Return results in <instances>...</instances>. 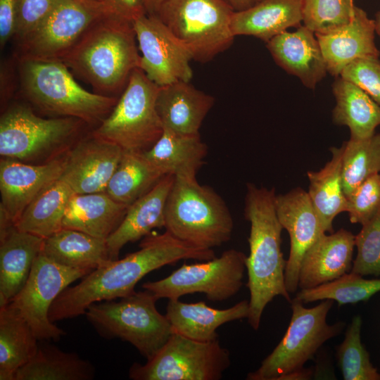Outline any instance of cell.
<instances>
[{
    "label": "cell",
    "instance_id": "1",
    "mask_svg": "<svg viewBox=\"0 0 380 380\" xmlns=\"http://www.w3.org/2000/svg\"><path fill=\"white\" fill-rule=\"evenodd\" d=\"M139 247L124 258L108 261L84 276L77 285L63 290L50 308V321L54 323L84 315L94 303L129 296L144 277L163 266L185 259L205 261L215 258L213 249L194 246L167 231L147 235Z\"/></svg>",
    "mask_w": 380,
    "mask_h": 380
},
{
    "label": "cell",
    "instance_id": "2",
    "mask_svg": "<svg viewBox=\"0 0 380 380\" xmlns=\"http://www.w3.org/2000/svg\"><path fill=\"white\" fill-rule=\"evenodd\" d=\"M275 190L247 184L244 217L251 224L246 256L247 286L250 292L248 323L258 329L267 305L277 296L289 303L285 285L286 260L281 251V232L275 208Z\"/></svg>",
    "mask_w": 380,
    "mask_h": 380
},
{
    "label": "cell",
    "instance_id": "3",
    "mask_svg": "<svg viewBox=\"0 0 380 380\" xmlns=\"http://www.w3.org/2000/svg\"><path fill=\"white\" fill-rule=\"evenodd\" d=\"M132 23L116 13L95 23L61 60L94 93L119 98L141 56Z\"/></svg>",
    "mask_w": 380,
    "mask_h": 380
},
{
    "label": "cell",
    "instance_id": "4",
    "mask_svg": "<svg viewBox=\"0 0 380 380\" xmlns=\"http://www.w3.org/2000/svg\"><path fill=\"white\" fill-rule=\"evenodd\" d=\"M17 58L19 90L30 105L43 113L99 125L118 101V98L84 89L62 61Z\"/></svg>",
    "mask_w": 380,
    "mask_h": 380
},
{
    "label": "cell",
    "instance_id": "5",
    "mask_svg": "<svg viewBox=\"0 0 380 380\" xmlns=\"http://www.w3.org/2000/svg\"><path fill=\"white\" fill-rule=\"evenodd\" d=\"M165 231L194 246L213 249L231 239L234 222L227 204L196 175L175 176L165 208Z\"/></svg>",
    "mask_w": 380,
    "mask_h": 380
},
{
    "label": "cell",
    "instance_id": "6",
    "mask_svg": "<svg viewBox=\"0 0 380 380\" xmlns=\"http://www.w3.org/2000/svg\"><path fill=\"white\" fill-rule=\"evenodd\" d=\"M87 125L71 117L44 118L27 104L8 105L0 118L1 158L32 164L61 157Z\"/></svg>",
    "mask_w": 380,
    "mask_h": 380
},
{
    "label": "cell",
    "instance_id": "7",
    "mask_svg": "<svg viewBox=\"0 0 380 380\" xmlns=\"http://www.w3.org/2000/svg\"><path fill=\"white\" fill-rule=\"evenodd\" d=\"M157 300L152 292L144 289L118 301L94 303L84 315L101 335L129 342L148 360L172 334L165 315L156 308Z\"/></svg>",
    "mask_w": 380,
    "mask_h": 380
},
{
    "label": "cell",
    "instance_id": "8",
    "mask_svg": "<svg viewBox=\"0 0 380 380\" xmlns=\"http://www.w3.org/2000/svg\"><path fill=\"white\" fill-rule=\"evenodd\" d=\"M333 301L323 300L315 307L307 308L301 301L293 299L291 319L284 336L258 369L248 373L246 379L283 380L286 376L303 369L305 363L344 326L343 322L332 325L327 322Z\"/></svg>",
    "mask_w": 380,
    "mask_h": 380
},
{
    "label": "cell",
    "instance_id": "9",
    "mask_svg": "<svg viewBox=\"0 0 380 380\" xmlns=\"http://www.w3.org/2000/svg\"><path fill=\"white\" fill-rule=\"evenodd\" d=\"M233 8L224 0H166L155 15L191 51L208 62L233 43Z\"/></svg>",
    "mask_w": 380,
    "mask_h": 380
},
{
    "label": "cell",
    "instance_id": "10",
    "mask_svg": "<svg viewBox=\"0 0 380 380\" xmlns=\"http://www.w3.org/2000/svg\"><path fill=\"white\" fill-rule=\"evenodd\" d=\"M159 88L141 69L134 70L113 109L92 133L124 151L149 149L163 132L156 106Z\"/></svg>",
    "mask_w": 380,
    "mask_h": 380
},
{
    "label": "cell",
    "instance_id": "11",
    "mask_svg": "<svg viewBox=\"0 0 380 380\" xmlns=\"http://www.w3.org/2000/svg\"><path fill=\"white\" fill-rule=\"evenodd\" d=\"M114 13L106 2L57 0L39 26L16 43L15 55L61 61L95 23Z\"/></svg>",
    "mask_w": 380,
    "mask_h": 380
},
{
    "label": "cell",
    "instance_id": "12",
    "mask_svg": "<svg viewBox=\"0 0 380 380\" xmlns=\"http://www.w3.org/2000/svg\"><path fill=\"white\" fill-rule=\"evenodd\" d=\"M230 366V355L218 339L195 341L172 333L156 354L129 371L134 380H219Z\"/></svg>",
    "mask_w": 380,
    "mask_h": 380
},
{
    "label": "cell",
    "instance_id": "13",
    "mask_svg": "<svg viewBox=\"0 0 380 380\" xmlns=\"http://www.w3.org/2000/svg\"><path fill=\"white\" fill-rule=\"evenodd\" d=\"M246 255L236 249L203 262L184 264L167 277L142 284L157 299H179L186 294L204 293L211 301H223L243 286Z\"/></svg>",
    "mask_w": 380,
    "mask_h": 380
},
{
    "label": "cell",
    "instance_id": "14",
    "mask_svg": "<svg viewBox=\"0 0 380 380\" xmlns=\"http://www.w3.org/2000/svg\"><path fill=\"white\" fill-rule=\"evenodd\" d=\"M91 271L61 265L41 253L21 290L8 303L28 323L39 341L58 340L65 333L49 318L59 294Z\"/></svg>",
    "mask_w": 380,
    "mask_h": 380
},
{
    "label": "cell",
    "instance_id": "15",
    "mask_svg": "<svg viewBox=\"0 0 380 380\" xmlns=\"http://www.w3.org/2000/svg\"><path fill=\"white\" fill-rule=\"evenodd\" d=\"M132 25L141 53L139 68L150 80L159 87L190 82L192 53L155 14H145Z\"/></svg>",
    "mask_w": 380,
    "mask_h": 380
},
{
    "label": "cell",
    "instance_id": "16",
    "mask_svg": "<svg viewBox=\"0 0 380 380\" xmlns=\"http://www.w3.org/2000/svg\"><path fill=\"white\" fill-rule=\"evenodd\" d=\"M279 221L290 237V253L285 268V285L289 293L298 288L299 272L307 251L325 234L308 193L296 188L276 195Z\"/></svg>",
    "mask_w": 380,
    "mask_h": 380
},
{
    "label": "cell",
    "instance_id": "17",
    "mask_svg": "<svg viewBox=\"0 0 380 380\" xmlns=\"http://www.w3.org/2000/svg\"><path fill=\"white\" fill-rule=\"evenodd\" d=\"M123 150L93 133L77 140L65 153L61 179L75 194L103 192Z\"/></svg>",
    "mask_w": 380,
    "mask_h": 380
},
{
    "label": "cell",
    "instance_id": "18",
    "mask_svg": "<svg viewBox=\"0 0 380 380\" xmlns=\"http://www.w3.org/2000/svg\"><path fill=\"white\" fill-rule=\"evenodd\" d=\"M63 158L42 164L1 158L0 208L14 225L39 193L61 177Z\"/></svg>",
    "mask_w": 380,
    "mask_h": 380
},
{
    "label": "cell",
    "instance_id": "19",
    "mask_svg": "<svg viewBox=\"0 0 380 380\" xmlns=\"http://www.w3.org/2000/svg\"><path fill=\"white\" fill-rule=\"evenodd\" d=\"M374 20L356 7L348 23L327 33L315 34L327 72L338 77L343 68L355 60L379 58L380 52L374 42Z\"/></svg>",
    "mask_w": 380,
    "mask_h": 380
},
{
    "label": "cell",
    "instance_id": "20",
    "mask_svg": "<svg viewBox=\"0 0 380 380\" xmlns=\"http://www.w3.org/2000/svg\"><path fill=\"white\" fill-rule=\"evenodd\" d=\"M267 48L278 65L298 77L308 88L315 89L327 72L316 35L305 25L274 37L267 42Z\"/></svg>",
    "mask_w": 380,
    "mask_h": 380
},
{
    "label": "cell",
    "instance_id": "21",
    "mask_svg": "<svg viewBox=\"0 0 380 380\" xmlns=\"http://www.w3.org/2000/svg\"><path fill=\"white\" fill-rule=\"evenodd\" d=\"M355 236L341 229L322 235L305 253L301 262L298 288L312 289L351 272Z\"/></svg>",
    "mask_w": 380,
    "mask_h": 380
},
{
    "label": "cell",
    "instance_id": "22",
    "mask_svg": "<svg viewBox=\"0 0 380 380\" xmlns=\"http://www.w3.org/2000/svg\"><path fill=\"white\" fill-rule=\"evenodd\" d=\"M214 98L189 82L160 87L156 106L163 129L182 134H198L214 104Z\"/></svg>",
    "mask_w": 380,
    "mask_h": 380
},
{
    "label": "cell",
    "instance_id": "23",
    "mask_svg": "<svg viewBox=\"0 0 380 380\" xmlns=\"http://www.w3.org/2000/svg\"><path fill=\"white\" fill-rule=\"evenodd\" d=\"M175 176L164 175L146 194L129 206L118 228L106 239L111 260L118 259L123 246L149 234L155 228L165 226L166 201Z\"/></svg>",
    "mask_w": 380,
    "mask_h": 380
},
{
    "label": "cell",
    "instance_id": "24",
    "mask_svg": "<svg viewBox=\"0 0 380 380\" xmlns=\"http://www.w3.org/2000/svg\"><path fill=\"white\" fill-rule=\"evenodd\" d=\"M249 301L243 300L226 309L208 306L205 302L184 303L169 300L165 316L172 333L198 341L218 339L217 329L225 323L247 318Z\"/></svg>",
    "mask_w": 380,
    "mask_h": 380
},
{
    "label": "cell",
    "instance_id": "25",
    "mask_svg": "<svg viewBox=\"0 0 380 380\" xmlns=\"http://www.w3.org/2000/svg\"><path fill=\"white\" fill-rule=\"evenodd\" d=\"M44 240L15 226L0 235V306L7 305L26 283Z\"/></svg>",
    "mask_w": 380,
    "mask_h": 380
},
{
    "label": "cell",
    "instance_id": "26",
    "mask_svg": "<svg viewBox=\"0 0 380 380\" xmlns=\"http://www.w3.org/2000/svg\"><path fill=\"white\" fill-rule=\"evenodd\" d=\"M301 21L302 0H260L248 9L234 11L231 30L234 37L251 35L267 43Z\"/></svg>",
    "mask_w": 380,
    "mask_h": 380
},
{
    "label": "cell",
    "instance_id": "27",
    "mask_svg": "<svg viewBox=\"0 0 380 380\" xmlns=\"http://www.w3.org/2000/svg\"><path fill=\"white\" fill-rule=\"evenodd\" d=\"M128 208L105 191L74 194L66 208L63 228L106 239L120 225Z\"/></svg>",
    "mask_w": 380,
    "mask_h": 380
},
{
    "label": "cell",
    "instance_id": "28",
    "mask_svg": "<svg viewBox=\"0 0 380 380\" xmlns=\"http://www.w3.org/2000/svg\"><path fill=\"white\" fill-rule=\"evenodd\" d=\"M208 146L201 134H182L163 129L158 140L143 154L163 175H196L205 162Z\"/></svg>",
    "mask_w": 380,
    "mask_h": 380
},
{
    "label": "cell",
    "instance_id": "29",
    "mask_svg": "<svg viewBox=\"0 0 380 380\" xmlns=\"http://www.w3.org/2000/svg\"><path fill=\"white\" fill-rule=\"evenodd\" d=\"M42 253L61 265L91 272L111 260L106 239L68 228L44 239Z\"/></svg>",
    "mask_w": 380,
    "mask_h": 380
},
{
    "label": "cell",
    "instance_id": "30",
    "mask_svg": "<svg viewBox=\"0 0 380 380\" xmlns=\"http://www.w3.org/2000/svg\"><path fill=\"white\" fill-rule=\"evenodd\" d=\"M332 91L336 99L334 122L348 126L350 139L372 136L380 125V106L359 87L341 77L334 82Z\"/></svg>",
    "mask_w": 380,
    "mask_h": 380
},
{
    "label": "cell",
    "instance_id": "31",
    "mask_svg": "<svg viewBox=\"0 0 380 380\" xmlns=\"http://www.w3.org/2000/svg\"><path fill=\"white\" fill-rule=\"evenodd\" d=\"M38 339L25 319L8 304L0 306V379L16 372L36 354Z\"/></svg>",
    "mask_w": 380,
    "mask_h": 380
},
{
    "label": "cell",
    "instance_id": "32",
    "mask_svg": "<svg viewBox=\"0 0 380 380\" xmlns=\"http://www.w3.org/2000/svg\"><path fill=\"white\" fill-rule=\"evenodd\" d=\"M331 160L322 170L307 173L310 182L308 193L325 232H333L335 217L348 209L341 177L343 145L331 148Z\"/></svg>",
    "mask_w": 380,
    "mask_h": 380
},
{
    "label": "cell",
    "instance_id": "33",
    "mask_svg": "<svg viewBox=\"0 0 380 380\" xmlns=\"http://www.w3.org/2000/svg\"><path fill=\"white\" fill-rule=\"evenodd\" d=\"M72 189L60 178L46 186L30 203L17 220L15 227L46 239L63 228V221Z\"/></svg>",
    "mask_w": 380,
    "mask_h": 380
},
{
    "label": "cell",
    "instance_id": "34",
    "mask_svg": "<svg viewBox=\"0 0 380 380\" xmlns=\"http://www.w3.org/2000/svg\"><path fill=\"white\" fill-rule=\"evenodd\" d=\"M94 373L93 365L77 354L39 344L36 354L16 372L14 380H90Z\"/></svg>",
    "mask_w": 380,
    "mask_h": 380
},
{
    "label": "cell",
    "instance_id": "35",
    "mask_svg": "<svg viewBox=\"0 0 380 380\" xmlns=\"http://www.w3.org/2000/svg\"><path fill=\"white\" fill-rule=\"evenodd\" d=\"M163 176L148 161L143 151L123 150L105 192L117 202L129 207L149 191Z\"/></svg>",
    "mask_w": 380,
    "mask_h": 380
},
{
    "label": "cell",
    "instance_id": "36",
    "mask_svg": "<svg viewBox=\"0 0 380 380\" xmlns=\"http://www.w3.org/2000/svg\"><path fill=\"white\" fill-rule=\"evenodd\" d=\"M342 157V187L348 198L371 176L380 172V133L362 139L344 142Z\"/></svg>",
    "mask_w": 380,
    "mask_h": 380
},
{
    "label": "cell",
    "instance_id": "37",
    "mask_svg": "<svg viewBox=\"0 0 380 380\" xmlns=\"http://www.w3.org/2000/svg\"><path fill=\"white\" fill-rule=\"evenodd\" d=\"M380 291V279H366L353 272L318 286L300 289L294 298L303 303L329 299L339 305L369 300Z\"/></svg>",
    "mask_w": 380,
    "mask_h": 380
},
{
    "label": "cell",
    "instance_id": "38",
    "mask_svg": "<svg viewBox=\"0 0 380 380\" xmlns=\"http://www.w3.org/2000/svg\"><path fill=\"white\" fill-rule=\"evenodd\" d=\"M362 322L360 315L353 318L336 350L338 365L345 380H380V374L361 341Z\"/></svg>",
    "mask_w": 380,
    "mask_h": 380
},
{
    "label": "cell",
    "instance_id": "39",
    "mask_svg": "<svg viewBox=\"0 0 380 380\" xmlns=\"http://www.w3.org/2000/svg\"><path fill=\"white\" fill-rule=\"evenodd\" d=\"M356 7L353 0H302L303 22L315 34L327 33L348 23Z\"/></svg>",
    "mask_w": 380,
    "mask_h": 380
},
{
    "label": "cell",
    "instance_id": "40",
    "mask_svg": "<svg viewBox=\"0 0 380 380\" xmlns=\"http://www.w3.org/2000/svg\"><path fill=\"white\" fill-rule=\"evenodd\" d=\"M355 236L357 255L351 272L380 277V212Z\"/></svg>",
    "mask_w": 380,
    "mask_h": 380
},
{
    "label": "cell",
    "instance_id": "41",
    "mask_svg": "<svg viewBox=\"0 0 380 380\" xmlns=\"http://www.w3.org/2000/svg\"><path fill=\"white\" fill-rule=\"evenodd\" d=\"M350 221L363 225L380 212V175L375 174L347 198Z\"/></svg>",
    "mask_w": 380,
    "mask_h": 380
},
{
    "label": "cell",
    "instance_id": "42",
    "mask_svg": "<svg viewBox=\"0 0 380 380\" xmlns=\"http://www.w3.org/2000/svg\"><path fill=\"white\" fill-rule=\"evenodd\" d=\"M340 76L359 87L380 106L379 58L369 57L355 60L343 68Z\"/></svg>",
    "mask_w": 380,
    "mask_h": 380
},
{
    "label": "cell",
    "instance_id": "43",
    "mask_svg": "<svg viewBox=\"0 0 380 380\" xmlns=\"http://www.w3.org/2000/svg\"><path fill=\"white\" fill-rule=\"evenodd\" d=\"M57 0H16V27L13 40L17 43L34 30L46 18Z\"/></svg>",
    "mask_w": 380,
    "mask_h": 380
},
{
    "label": "cell",
    "instance_id": "44",
    "mask_svg": "<svg viewBox=\"0 0 380 380\" xmlns=\"http://www.w3.org/2000/svg\"><path fill=\"white\" fill-rule=\"evenodd\" d=\"M20 89L18 61L15 55L13 58L4 59L0 69V100L1 109L4 110Z\"/></svg>",
    "mask_w": 380,
    "mask_h": 380
},
{
    "label": "cell",
    "instance_id": "45",
    "mask_svg": "<svg viewBox=\"0 0 380 380\" xmlns=\"http://www.w3.org/2000/svg\"><path fill=\"white\" fill-rule=\"evenodd\" d=\"M16 0H0V47L13 39L16 27Z\"/></svg>",
    "mask_w": 380,
    "mask_h": 380
},
{
    "label": "cell",
    "instance_id": "46",
    "mask_svg": "<svg viewBox=\"0 0 380 380\" xmlns=\"http://www.w3.org/2000/svg\"><path fill=\"white\" fill-rule=\"evenodd\" d=\"M107 1L118 15L132 23L147 14L144 0H107Z\"/></svg>",
    "mask_w": 380,
    "mask_h": 380
},
{
    "label": "cell",
    "instance_id": "47",
    "mask_svg": "<svg viewBox=\"0 0 380 380\" xmlns=\"http://www.w3.org/2000/svg\"><path fill=\"white\" fill-rule=\"evenodd\" d=\"M234 11L248 9L260 0H224Z\"/></svg>",
    "mask_w": 380,
    "mask_h": 380
},
{
    "label": "cell",
    "instance_id": "48",
    "mask_svg": "<svg viewBox=\"0 0 380 380\" xmlns=\"http://www.w3.org/2000/svg\"><path fill=\"white\" fill-rule=\"evenodd\" d=\"M166 0H144L147 14H155Z\"/></svg>",
    "mask_w": 380,
    "mask_h": 380
},
{
    "label": "cell",
    "instance_id": "49",
    "mask_svg": "<svg viewBox=\"0 0 380 380\" xmlns=\"http://www.w3.org/2000/svg\"><path fill=\"white\" fill-rule=\"evenodd\" d=\"M375 32L380 37V11L375 15Z\"/></svg>",
    "mask_w": 380,
    "mask_h": 380
},
{
    "label": "cell",
    "instance_id": "50",
    "mask_svg": "<svg viewBox=\"0 0 380 380\" xmlns=\"http://www.w3.org/2000/svg\"><path fill=\"white\" fill-rule=\"evenodd\" d=\"M96 1H101V2H106V3H108L107 0H96Z\"/></svg>",
    "mask_w": 380,
    "mask_h": 380
}]
</instances>
